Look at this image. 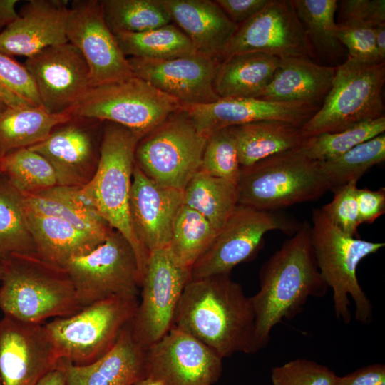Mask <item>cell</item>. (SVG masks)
Here are the masks:
<instances>
[{
	"mask_svg": "<svg viewBox=\"0 0 385 385\" xmlns=\"http://www.w3.org/2000/svg\"><path fill=\"white\" fill-rule=\"evenodd\" d=\"M7 108L0 102V114L4 112Z\"/></svg>",
	"mask_w": 385,
	"mask_h": 385,
	"instance_id": "11a10c76",
	"label": "cell"
},
{
	"mask_svg": "<svg viewBox=\"0 0 385 385\" xmlns=\"http://www.w3.org/2000/svg\"><path fill=\"white\" fill-rule=\"evenodd\" d=\"M114 36L125 56L164 60L197 53L188 36L171 24L145 31Z\"/></svg>",
	"mask_w": 385,
	"mask_h": 385,
	"instance_id": "836d02e7",
	"label": "cell"
},
{
	"mask_svg": "<svg viewBox=\"0 0 385 385\" xmlns=\"http://www.w3.org/2000/svg\"><path fill=\"white\" fill-rule=\"evenodd\" d=\"M252 52L279 58L314 57V48L292 1L269 0L260 12L238 25L219 61Z\"/></svg>",
	"mask_w": 385,
	"mask_h": 385,
	"instance_id": "5bb4252c",
	"label": "cell"
},
{
	"mask_svg": "<svg viewBox=\"0 0 385 385\" xmlns=\"http://www.w3.org/2000/svg\"><path fill=\"white\" fill-rule=\"evenodd\" d=\"M240 169L236 141L231 128L211 133L205 146L200 170L237 184Z\"/></svg>",
	"mask_w": 385,
	"mask_h": 385,
	"instance_id": "b9f144b4",
	"label": "cell"
},
{
	"mask_svg": "<svg viewBox=\"0 0 385 385\" xmlns=\"http://www.w3.org/2000/svg\"><path fill=\"white\" fill-rule=\"evenodd\" d=\"M0 385H1V381H0Z\"/></svg>",
	"mask_w": 385,
	"mask_h": 385,
	"instance_id": "6f0895ef",
	"label": "cell"
},
{
	"mask_svg": "<svg viewBox=\"0 0 385 385\" xmlns=\"http://www.w3.org/2000/svg\"><path fill=\"white\" fill-rule=\"evenodd\" d=\"M71 118L67 112L51 113L43 106L7 108L0 114V158L43 141Z\"/></svg>",
	"mask_w": 385,
	"mask_h": 385,
	"instance_id": "4dcf8cb0",
	"label": "cell"
},
{
	"mask_svg": "<svg viewBox=\"0 0 385 385\" xmlns=\"http://www.w3.org/2000/svg\"><path fill=\"white\" fill-rule=\"evenodd\" d=\"M183 204V191L155 183L135 164L130 217L138 241L149 254L168 247L173 220Z\"/></svg>",
	"mask_w": 385,
	"mask_h": 385,
	"instance_id": "44dd1931",
	"label": "cell"
},
{
	"mask_svg": "<svg viewBox=\"0 0 385 385\" xmlns=\"http://www.w3.org/2000/svg\"><path fill=\"white\" fill-rule=\"evenodd\" d=\"M1 276H2V265L0 262V282H1Z\"/></svg>",
	"mask_w": 385,
	"mask_h": 385,
	"instance_id": "9f6ffc18",
	"label": "cell"
},
{
	"mask_svg": "<svg viewBox=\"0 0 385 385\" xmlns=\"http://www.w3.org/2000/svg\"><path fill=\"white\" fill-rule=\"evenodd\" d=\"M336 69L307 57L279 58L271 81L256 98L317 104L329 91Z\"/></svg>",
	"mask_w": 385,
	"mask_h": 385,
	"instance_id": "484cf974",
	"label": "cell"
},
{
	"mask_svg": "<svg viewBox=\"0 0 385 385\" xmlns=\"http://www.w3.org/2000/svg\"><path fill=\"white\" fill-rule=\"evenodd\" d=\"M336 374L314 361L297 359L272 368V385H334Z\"/></svg>",
	"mask_w": 385,
	"mask_h": 385,
	"instance_id": "7bdbcfd3",
	"label": "cell"
},
{
	"mask_svg": "<svg viewBox=\"0 0 385 385\" xmlns=\"http://www.w3.org/2000/svg\"><path fill=\"white\" fill-rule=\"evenodd\" d=\"M296 14L314 48L329 57L336 56L341 43L336 36V0H292Z\"/></svg>",
	"mask_w": 385,
	"mask_h": 385,
	"instance_id": "ab89813d",
	"label": "cell"
},
{
	"mask_svg": "<svg viewBox=\"0 0 385 385\" xmlns=\"http://www.w3.org/2000/svg\"><path fill=\"white\" fill-rule=\"evenodd\" d=\"M58 361L44 324L0 319L1 385H36Z\"/></svg>",
	"mask_w": 385,
	"mask_h": 385,
	"instance_id": "ac0fdd59",
	"label": "cell"
},
{
	"mask_svg": "<svg viewBox=\"0 0 385 385\" xmlns=\"http://www.w3.org/2000/svg\"><path fill=\"white\" fill-rule=\"evenodd\" d=\"M279 63V57L260 52L226 58L218 63L215 90L220 98H256L271 81Z\"/></svg>",
	"mask_w": 385,
	"mask_h": 385,
	"instance_id": "83f0119b",
	"label": "cell"
},
{
	"mask_svg": "<svg viewBox=\"0 0 385 385\" xmlns=\"http://www.w3.org/2000/svg\"><path fill=\"white\" fill-rule=\"evenodd\" d=\"M182 108L176 98L133 76L90 88L66 112L120 125L141 139Z\"/></svg>",
	"mask_w": 385,
	"mask_h": 385,
	"instance_id": "52a82bcc",
	"label": "cell"
},
{
	"mask_svg": "<svg viewBox=\"0 0 385 385\" xmlns=\"http://www.w3.org/2000/svg\"><path fill=\"white\" fill-rule=\"evenodd\" d=\"M357 182L351 180L332 189L333 199L321 207L334 226L353 237L359 235L357 231L361 225L356 200Z\"/></svg>",
	"mask_w": 385,
	"mask_h": 385,
	"instance_id": "f6af8a7d",
	"label": "cell"
},
{
	"mask_svg": "<svg viewBox=\"0 0 385 385\" xmlns=\"http://www.w3.org/2000/svg\"><path fill=\"white\" fill-rule=\"evenodd\" d=\"M134 385H163V384L158 380L145 377L136 382Z\"/></svg>",
	"mask_w": 385,
	"mask_h": 385,
	"instance_id": "db71d44e",
	"label": "cell"
},
{
	"mask_svg": "<svg viewBox=\"0 0 385 385\" xmlns=\"http://www.w3.org/2000/svg\"><path fill=\"white\" fill-rule=\"evenodd\" d=\"M222 373V358L175 327L145 351V378L163 385H212Z\"/></svg>",
	"mask_w": 385,
	"mask_h": 385,
	"instance_id": "2e32d148",
	"label": "cell"
},
{
	"mask_svg": "<svg viewBox=\"0 0 385 385\" xmlns=\"http://www.w3.org/2000/svg\"><path fill=\"white\" fill-rule=\"evenodd\" d=\"M385 63L349 58L337 67L324 103L300 128L304 138L332 133L384 115Z\"/></svg>",
	"mask_w": 385,
	"mask_h": 385,
	"instance_id": "ba28073f",
	"label": "cell"
},
{
	"mask_svg": "<svg viewBox=\"0 0 385 385\" xmlns=\"http://www.w3.org/2000/svg\"><path fill=\"white\" fill-rule=\"evenodd\" d=\"M238 204L263 211H278L320 198L329 187L318 161L299 148L241 167Z\"/></svg>",
	"mask_w": 385,
	"mask_h": 385,
	"instance_id": "8992f818",
	"label": "cell"
},
{
	"mask_svg": "<svg viewBox=\"0 0 385 385\" xmlns=\"http://www.w3.org/2000/svg\"><path fill=\"white\" fill-rule=\"evenodd\" d=\"M311 225L301 224L260 270V289L250 297L255 314V348L270 341L272 328L302 312L311 297H322L328 287L318 269L311 242Z\"/></svg>",
	"mask_w": 385,
	"mask_h": 385,
	"instance_id": "7a4b0ae2",
	"label": "cell"
},
{
	"mask_svg": "<svg viewBox=\"0 0 385 385\" xmlns=\"http://www.w3.org/2000/svg\"><path fill=\"white\" fill-rule=\"evenodd\" d=\"M207 139L183 108L139 140L135 164L155 183L183 191L200 170Z\"/></svg>",
	"mask_w": 385,
	"mask_h": 385,
	"instance_id": "30bf717a",
	"label": "cell"
},
{
	"mask_svg": "<svg viewBox=\"0 0 385 385\" xmlns=\"http://www.w3.org/2000/svg\"><path fill=\"white\" fill-rule=\"evenodd\" d=\"M359 218L362 223H373L385 212V188L377 190L357 188Z\"/></svg>",
	"mask_w": 385,
	"mask_h": 385,
	"instance_id": "7dc6e473",
	"label": "cell"
},
{
	"mask_svg": "<svg viewBox=\"0 0 385 385\" xmlns=\"http://www.w3.org/2000/svg\"><path fill=\"white\" fill-rule=\"evenodd\" d=\"M342 21H356L373 27L385 23L384 0H344L341 3Z\"/></svg>",
	"mask_w": 385,
	"mask_h": 385,
	"instance_id": "bcb514c9",
	"label": "cell"
},
{
	"mask_svg": "<svg viewBox=\"0 0 385 385\" xmlns=\"http://www.w3.org/2000/svg\"><path fill=\"white\" fill-rule=\"evenodd\" d=\"M0 102L9 108L42 106L26 66L0 53Z\"/></svg>",
	"mask_w": 385,
	"mask_h": 385,
	"instance_id": "60d3db41",
	"label": "cell"
},
{
	"mask_svg": "<svg viewBox=\"0 0 385 385\" xmlns=\"http://www.w3.org/2000/svg\"><path fill=\"white\" fill-rule=\"evenodd\" d=\"M173 327L190 334L222 359L237 352L257 353L250 297L229 274L190 279Z\"/></svg>",
	"mask_w": 385,
	"mask_h": 385,
	"instance_id": "6da1fadb",
	"label": "cell"
},
{
	"mask_svg": "<svg viewBox=\"0 0 385 385\" xmlns=\"http://www.w3.org/2000/svg\"><path fill=\"white\" fill-rule=\"evenodd\" d=\"M171 21L192 42L196 52L219 61L238 25L215 1L163 0Z\"/></svg>",
	"mask_w": 385,
	"mask_h": 385,
	"instance_id": "d4e9b609",
	"label": "cell"
},
{
	"mask_svg": "<svg viewBox=\"0 0 385 385\" xmlns=\"http://www.w3.org/2000/svg\"><path fill=\"white\" fill-rule=\"evenodd\" d=\"M17 0H0V33L19 17Z\"/></svg>",
	"mask_w": 385,
	"mask_h": 385,
	"instance_id": "f907efd6",
	"label": "cell"
},
{
	"mask_svg": "<svg viewBox=\"0 0 385 385\" xmlns=\"http://www.w3.org/2000/svg\"><path fill=\"white\" fill-rule=\"evenodd\" d=\"M0 309L33 324L69 317L83 308L66 271L37 255H13L1 262Z\"/></svg>",
	"mask_w": 385,
	"mask_h": 385,
	"instance_id": "277c9868",
	"label": "cell"
},
{
	"mask_svg": "<svg viewBox=\"0 0 385 385\" xmlns=\"http://www.w3.org/2000/svg\"><path fill=\"white\" fill-rule=\"evenodd\" d=\"M68 1L30 0L18 19L0 33V53L29 58L42 49L68 42Z\"/></svg>",
	"mask_w": 385,
	"mask_h": 385,
	"instance_id": "7402d4cb",
	"label": "cell"
},
{
	"mask_svg": "<svg viewBox=\"0 0 385 385\" xmlns=\"http://www.w3.org/2000/svg\"><path fill=\"white\" fill-rule=\"evenodd\" d=\"M375 45L378 54L384 61L385 59V23L374 27Z\"/></svg>",
	"mask_w": 385,
	"mask_h": 385,
	"instance_id": "f5cc1de1",
	"label": "cell"
},
{
	"mask_svg": "<svg viewBox=\"0 0 385 385\" xmlns=\"http://www.w3.org/2000/svg\"><path fill=\"white\" fill-rule=\"evenodd\" d=\"M384 160L385 134L382 133L335 159L319 163L329 190H332L351 180H359L371 167Z\"/></svg>",
	"mask_w": 385,
	"mask_h": 385,
	"instance_id": "74e56055",
	"label": "cell"
},
{
	"mask_svg": "<svg viewBox=\"0 0 385 385\" xmlns=\"http://www.w3.org/2000/svg\"><path fill=\"white\" fill-rule=\"evenodd\" d=\"M230 128L241 167L298 148L305 139L300 128L282 121L261 120Z\"/></svg>",
	"mask_w": 385,
	"mask_h": 385,
	"instance_id": "f546056e",
	"label": "cell"
},
{
	"mask_svg": "<svg viewBox=\"0 0 385 385\" xmlns=\"http://www.w3.org/2000/svg\"><path fill=\"white\" fill-rule=\"evenodd\" d=\"M36 385H66L62 370L57 366L46 374Z\"/></svg>",
	"mask_w": 385,
	"mask_h": 385,
	"instance_id": "816d5d0a",
	"label": "cell"
},
{
	"mask_svg": "<svg viewBox=\"0 0 385 385\" xmlns=\"http://www.w3.org/2000/svg\"><path fill=\"white\" fill-rule=\"evenodd\" d=\"M336 36L349 51V58L359 63H384L375 45L374 27L360 21H341L337 24Z\"/></svg>",
	"mask_w": 385,
	"mask_h": 385,
	"instance_id": "ee69618b",
	"label": "cell"
},
{
	"mask_svg": "<svg viewBox=\"0 0 385 385\" xmlns=\"http://www.w3.org/2000/svg\"><path fill=\"white\" fill-rule=\"evenodd\" d=\"M72 116L43 141L28 148L45 158L55 170L58 185L80 187L93 176L96 150L91 133Z\"/></svg>",
	"mask_w": 385,
	"mask_h": 385,
	"instance_id": "603a6c76",
	"label": "cell"
},
{
	"mask_svg": "<svg viewBox=\"0 0 385 385\" xmlns=\"http://www.w3.org/2000/svg\"><path fill=\"white\" fill-rule=\"evenodd\" d=\"M301 223L279 211H263L237 205L203 254L190 268L191 279L230 274L252 259L272 230L294 234Z\"/></svg>",
	"mask_w": 385,
	"mask_h": 385,
	"instance_id": "7c38bea8",
	"label": "cell"
},
{
	"mask_svg": "<svg viewBox=\"0 0 385 385\" xmlns=\"http://www.w3.org/2000/svg\"><path fill=\"white\" fill-rule=\"evenodd\" d=\"M311 242L317 265L322 279L333 292L334 309L337 319L345 324L351 319L349 297L355 304V319L366 324L372 321L373 305L361 288L356 269L367 256L377 252L384 242H371L347 235L323 213L313 210Z\"/></svg>",
	"mask_w": 385,
	"mask_h": 385,
	"instance_id": "5b68a950",
	"label": "cell"
},
{
	"mask_svg": "<svg viewBox=\"0 0 385 385\" xmlns=\"http://www.w3.org/2000/svg\"><path fill=\"white\" fill-rule=\"evenodd\" d=\"M66 33L68 41L81 51L88 66L91 88L135 76L105 22L101 1H73Z\"/></svg>",
	"mask_w": 385,
	"mask_h": 385,
	"instance_id": "9a60e30c",
	"label": "cell"
},
{
	"mask_svg": "<svg viewBox=\"0 0 385 385\" xmlns=\"http://www.w3.org/2000/svg\"><path fill=\"white\" fill-rule=\"evenodd\" d=\"M0 173L22 195H31L58 185L54 169L39 153L28 148L0 158Z\"/></svg>",
	"mask_w": 385,
	"mask_h": 385,
	"instance_id": "8d00e7d4",
	"label": "cell"
},
{
	"mask_svg": "<svg viewBox=\"0 0 385 385\" xmlns=\"http://www.w3.org/2000/svg\"><path fill=\"white\" fill-rule=\"evenodd\" d=\"M385 131L384 115L346 130L307 138L299 149L312 160L324 162L335 159L355 146Z\"/></svg>",
	"mask_w": 385,
	"mask_h": 385,
	"instance_id": "f35d334b",
	"label": "cell"
},
{
	"mask_svg": "<svg viewBox=\"0 0 385 385\" xmlns=\"http://www.w3.org/2000/svg\"><path fill=\"white\" fill-rule=\"evenodd\" d=\"M24 207L35 214L56 217L75 227L106 239L113 230L87 203L78 187L56 185L37 193L24 195Z\"/></svg>",
	"mask_w": 385,
	"mask_h": 385,
	"instance_id": "f1b7e54d",
	"label": "cell"
},
{
	"mask_svg": "<svg viewBox=\"0 0 385 385\" xmlns=\"http://www.w3.org/2000/svg\"><path fill=\"white\" fill-rule=\"evenodd\" d=\"M217 232L203 216L183 204L173 220L166 249L178 265L190 269Z\"/></svg>",
	"mask_w": 385,
	"mask_h": 385,
	"instance_id": "e575fe53",
	"label": "cell"
},
{
	"mask_svg": "<svg viewBox=\"0 0 385 385\" xmlns=\"http://www.w3.org/2000/svg\"><path fill=\"white\" fill-rule=\"evenodd\" d=\"M135 76L176 98L183 106L210 103L220 98L214 87L219 61L197 53L164 60L128 58Z\"/></svg>",
	"mask_w": 385,
	"mask_h": 385,
	"instance_id": "d6986e66",
	"label": "cell"
},
{
	"mask_svg": "<svg viewBox=\"0 0 385 385\" xmlns=\"http://www.w3.org/2000/svg\"><path fill=\"white\" fill-rule=\"evenodd\" d=\"M140 140L128 128L108 123L95 172L88 183L78 187V192L108 225L130 244L142 280L149 253L134 232L130 212L135 153Z\"/></svg>",
	"mask_w": 385,
	"mask_h": 385,
	"instance_id": "3957f363",
	"label": "cell"
},
{
	"mask_svg": "<svg viewBox=\"0 0 385 385\" xmlns=\"http://www.w3.org/2000/svg\"><path fill=\"white\" fill-rule=\"evenodd\" d=\"M138 303V297H112L44 323L58 359L78 366L100 359L132 321Z\"/></svg>",
	"mask_w": 385,
	"mask_h": 385,
	"instance_id": "9c48e42d",
	"label": "cell"
},
{
	"mask_svg": "<svg viewBox=\"0 0 385 385\" xmlns=\"http://www.w3.org/2000/svg\"><path fill=\"white\" fill-rule=\"evenodd\" d=\"M62 268L83 309L109 297H138L140 294L142 281L135 252L114 230L93 250L71 259Z\"/></svg>",
	"mask_w": 385,
	"mask_h": 385,
	"instance_id": "8fae6325",
	"label": "cell"
},
{
	"mask_svg": "<svg viewBox=\"0 0 385 385\" xmlns=\"http://www.w3.org/2000/svg\"><path fill=\"white\" fill-rule=\"evenodd\" d=\"M37 255L46 262L62 267L72 258L86 255L106 239L81 230L63 220L40 215L24 207Z\"/></svg>",
	"mask_w": 385,
	"mask_h": 385,
	"instance_id": "4316f807",
	"label": "cell"
},
{
	"mask_svg": "<svg viewBox=\"0 0 385 385\" xmlns=\"http://www.w3.org/2000/svg\"><path fill=\"white\" fill-rule=\"evenodd\" d=\"M24 66L34 81L41 105L51 113L66 112L91 88L88 66L68 41L26 58Z\"/></svg>",
	"mask_w": 385,
	"mask_h": 385,
	"instance_id": "e0dca14e",
	"label": "cell"
},
{
	"mask_svg": "<svg viewBox=\"0 0 385 385\" xmlns=\"http://www.w3.org/2000/svg\"><path fill=\"white\" fill-rule=\"evenodd\" d=\"M190 269L178 265L166 248L150 252L143 272L141 299L130 322L133 335L144 349L172 328Z\"/></svg>",
	"mask_w": 385,
	"mask_h": 385,
	"instance_id": "4fadbf2b",
	"label": "cell"
},
{
	"mask_svg": "<svg viewBox=\"0 0 385 385\" xmlns=\"http://www.w3.org/2000/svg\"><path fill=\"white\" fill-rule=\"evenodd\" d=\"M269 0H216L227 17L237 25L260 12Z\"/></svg>",
	"mask_w": 385,
	"mask_h": 385,
	"instance_id": "c3c4849f",
	"label": "cell"
},
{
	"mask_svg": "<svg viewBox=\"0 0 385 385\" xmlns=\"http://www.w3.org/2000/svg\"><path fill=\"white\" fill-rule=\"evenodd\" d=\"M183 204L220 230L238 205L237 184L200 170L183 191Z\"/></svg>",
	"mask_w": 385,
	"mask_h": 385,
	"instance_id": "1f68e13d",
	"label": "cell"
},
{
	"mask_svg": "<svg viewBox=\"0 0 385 385\" xmlns=\"http://www.w3.org/2000/svg\"><path fill=\"white\" fill-rule=\"evenodd\" d=\"M101 5L113 35L145 31L172 21L163 0H102Z\"/></svg>",
	"mask_w": 385,
	"mask_h": 385,
	"instance_id": "d590c367",
	"label": "cell"
},
{
	"mask_svg": "<svg viewBox=\"0 0 385 385\" xmlns=\"http://www.w3.org/2000/svg\"><path fill=\"white\" fill-rule=\"evenodd\" d=\"M334 385H385V365L374 364L343 376H337Z\"/></svg>",
	"mask_w": 385,
	"mask_h": 385,
	"instance_id": "681fc988",
	"label": "cell"
},
{
	"mask_svg": "<svg viewBox=\"0 0 385 385\" xmlns=\"http://www.w3.org/2000/svg\"><path fill=\"white\" fill-rule=\"evenodd\" d=\"M13 255L37 253L26 218L23 195L0 173V262Z\"/></svg>",
	"mask_w": 385,
	"mask_h": 385,
	"instance_id": "d6a6232c",
	"label": "cell"
},
{
	"mask_svg": "<svg viewBox=\"0 0 385 385\" xmlns=\"http://www.w3.org/2000/svg\"><path fill=\"white\" fill-rule=\"evenodd\" d=\"M130 322L114 346L94 362L78 366L59 359L66 385H134L145 378V349L135 339Z\"/></svg>",
	"mask_w": 385,
	"mask_h": 385,
	"instance_id": "cb8c5ba5",
	"label": "cell"
},
{
	"mask_svg": "<svg viewBox=\"0 0 385 385\" xmlns=\"http://www.w3.org/2000/svg\"><path fill=\"white\" fill-rule=\"evenodd\" d=\"M183 108L207 138L220 129L261 120L282 121L301 128L319 109L314 103L255 98H220L210 103Z\"/></svg>",
	"mask_w": 385,
	"mask_h": 385,
	"instance_id": "ffe728a7",
	"label": "cell"
}]
</instances>
